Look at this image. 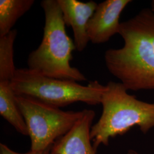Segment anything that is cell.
<instances>
[{
  "label": "cell",
  "mask_w": 154,
  "mask_h": 154,
  "mask_svg": "<svg viewBox=\"0 0 154 154\" xmlns=\"http://www.w3.org/2000/svg\"><path fill=\"white\" fill-rule=\"evenodd\" d=\"M151 5H152V9H151V10L154 12V1L152 2Z\"/></svg>",
  "instance_id": "obj_13"
},
{
  "label": "cell",
  "mask_w": 154,
  "mask_h": 154,
  "mask_svg": "<svg viewBox=\"0 0 154 154\" xmlns=\"http://www.w3.org/2000/svg\"><path fill=\"white\" fill-rule=\"evenodd\" d=\"M66 26H71L74 44L78 51L86 48L89 41L88 25L98 4L93 1L83 2L77 0H57Z\"/></svg>",
  "instance_id": "obj_8"
},
{
  "label": "cell",
  "mask_w": 154,
  "mask_h": 154,
  "mask_svg": "<svg viewBox=\"0 0 154 154\" xmlns=\"http://www.w3.org/2000/svg\"><path fill=\"white\" fill-rule=\"evenodd\" d=\"M126 154H142L140 153H139L137 151L133 150V149H130Z\"/></svg>",
  "instance_id": "obj_12"
},
{
  "label": "cell",
  "mask_w": 154,
  "mask_h": 154,
  "mask_svg": "<svg viewBox=\"0 0 154 154\" xmlns=\"http://www.w3.org/2000/svg\"><path fill=\"white\" fill-rule=\"evenodd\" d=\"M95 113L84 110L82 116L72 129L51 146L55 154H97L90 138V131Z\"/></svg>",
  "instance_id": "obj_7"
},
{
  "label": "cell",
  "mask_w": 154,
  "mask_h": 154,
  "mask_svg": "<svg viewBox=\"0 0 154 154\" xmlns=\"http://www.w3.org/2000/svg\"><path fill=\"white\" fill-rule=\"evenodd\" d=\"M45 23L42 42L28 57V69L47 77L75 82L86 81L78 69L72 67L74 42L66 33L62 13L57 0L41 3Z\"/></svg>",
  "instance_id": "obj_3"
},
{
  "label": "cell",
  "mask_w": 154,
  "mask_h": 154,
  "mask_svg": "<svg viewBox=\"0 0 154 154\" xmlns=\"http://www.w3.org/2000/svg\"><path fill=\"white\" fill-rule=\"evenodd\" d=\"M106 86L100 104L102 112L91 127L90 138L94 148L107 146L111 138L122 135L133 127L143 134L154 127V103L138 100L127 93L121 82L110 81Z\"/></svg>",
  "instance_id": "obj_2"
},
{
  "label": "cell",
  "mask_w": 154,
  "mask_h": 154,
  "mask_svg": "<svg viewBox=\"0 0 154 154\" xmlns=\"http://www.w3.org/2000/svg\"><path fill=\"white\" fill-rule=\"evenodd\" d=\"M130 0H106L98 4L88 25V35L94 44L107 42L119 34L121 22L119 18Z\"/></svg>",
  "instance_id": "obj_6"
},
{
  "label": "cell",
  "mask_w": 154,
  "mask_h": 154,
  "mask_svg": "<svg viewBox=\"0 0 154 154\" xmlns=\"http://www.w3.org/2000/svg\"><path fill=\"white\" fill-rule=\"evenodd\" d=\"M34 0L0 1V37L11 32L17 21L33 6Z\"/></svg>",
  "instance_id": "obj_10"
},
{
  "label": "cell",
  "mask_w": 154,
  "mask_h": 154,
  "mask_svg": "<svg viewBox=\"0 0 154 154\" xmlns=\"http://www.w3.org/2000/svg\"><path fill=\"white\" fill-rule=\"evenodd\" d=\"M16 101L28 127L31 140L30 150L44 151L69 132L82 116L81 111H63L23 96H16Z\"/></svg>",
  "instance_id": "obj_5"
},
{
  "label": "cell",
  "mask_w": 154,
  "mask_h": 154,
  "mask_svg": "<svg viewBox=\"0 0 154 154\" xmlns=\"http://www.w3.org/2000/svg\"><path fill=\"white\" fill-rule=\"evenodd\" d=\"M0 114L17 131L27 136L28 127L16 101V95L11 85L0 84Z\"/></svg>",
  "instance_id": "obj_9"
},
{
  "label": "cell",
  "mask_w": 154,
  "mask_h": 154,
  "mask_svg": "<svg viewBox=\"0 0 154 154\" xmlns=\"http://www.w3.org/2000/svg\"><path fill=\"white\" fill-rule=\"evenodd\" d=\"M121 48L107 50L105 54L109 72L127 90H154V12L144 9L121 22Z\"/></svg>",
  "instance_id": "obj_1"
},
{
  "label": "cell",
  "mask_w": 154,
  "mask_h": 154,
  "mask_svg": "<svg viewBox=\"0 0 154 154\" xmlns=\"http://www.w3.org/2000/svg\"><path fill=\"white\" fill-rule=\"evenodd\" d=\"M11 87L16 96L31 98L58 108L77 102L100 104L106 89V86L97 81L84 86L75 81L47 77L28 68L17 69Z\"/></svg>",
  "instance_id": "obj_4"
},
{
  "label": "cell",
  "mask_w": 154,
  "mask_h": 154,
  "mask_svg": "<svg viewBox=\"0 0 154 154\" xmlns=\"http://www.w3.org/2000/svg\"><path fill=\"white\" fill-rule=\"evenodd\" d=\"M0 154H55L52 150L51 147L46 149L44 151H34L30 150L26 153H20L17 152L13 149H10L8 146L3 143L0 144Z\"/></svg>",
  "instance_id": "obj_11"
}]
</instances>
